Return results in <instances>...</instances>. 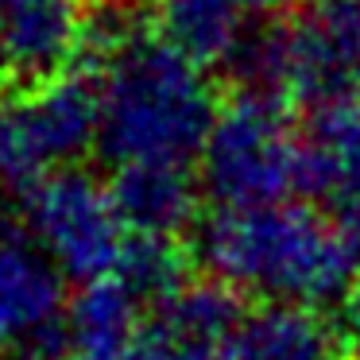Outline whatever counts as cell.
Masks as SVG:
<instances>
[{
	"label": "cell",
	"mask_w": 360,
	"mask_h": 360,
	"mask_svg": "<svg viewBox=\"0 0 360 360\" xmlns=\"http://www.w3.org/2000/svg\"><path fill=\"white\" fill-rule=\"evenodd\" d=\"M194 267L248 306L333 314L360 275L333 217L314 202L267 210H205L186 240Z\"/></svg>",
	"instance_id": "cell-1"
},
{
	"label": "cell",
	"mask_w": 360,
	"mask_h": 360,
	"mask_svg": "<svg viewBox=\"0 0 360 360\" xmlns=\"http://www.w3.org/2000/svg\"><path fill=\"white\" fill-rule=\"evenodd\" d=\"M101 132L97 155L120 167H198L221 117V101L205 66L163 43L148 27H132L97 58Z\"/></svg>",
	"instance_id": "cell-2"
},
{
	"label": "cell",
	"mask_w": 360,
	"mask_h": 360,
	"mask_svg": "<svg viewBox=\"0 0 360 360\" xmlns=\"http://www.w3.org/2000/svg\"><path fill=\"white\" fill-rule=\"evenodd\" d=\"M302 124L287 105L233 94L198 155L205 210H267L302 202Z\"/></svg>",
	"instance_id": "cell-3"
},
{
	"label": "cell",
	"mask_w": 360,
	"mask_h": 360,
	"mask_svg": "<svg viewBox=\"0 0 360 360\" xmlns=\"http://www.w3.org/2000/svg\"><path fill=\"white\" fill-rule=\"evenodd\" d=\"M101 132L97 70L74 74L32 94L0 97V186L27 198L58 171H74Z\"/></svg>",
	"instance_id": "cell-4"
},
{
	"label": "cell",
	"mask_w": 360,
	"mask_h": 360,
	"mask_svg": "<svg viewBox=\"0 0 360 360\" xmlns=\"http://www.w3.org/2000/svg\"><path fill=\"white\" fill-rule=\"evenodd\" d=\"M20 202H24V229L63 267L70 283L89 287L117 271L128 229L117 213L109 182L74 167L51 174Z\"/></svg>",
	"instance_id": "cell-5"
},
{
	"label": "cell",
	"mask_w": 360,
	"mask_h": 360,
	"mask_svg": "<svg viewBox=\"0 0 360 360\" xmlns=\"http://www.w3.org/2000/svg\"><path fill=\"white\" fill-rule=\"evenodd\" d=\"M279 27L287 105L306 117L360 105V0H302Z\"/></svg>",
	"instance_id": "cell-6"
},
{
	"label": "cell",
	"mask_w": 360,
	"mask_h": 360,
	"mask_svg": "<svg viewBox=\"0 0 360 360\" xmlns=\"http://www.w3.org/2000/svg\"><path fill=\"white\" fill-rule=\"evenodd\" d=\"M86 0H0V89L32 94L86 66Z\"/></svg>",
	"instance_id": "cell-7"
},
{
	"label": "cell",
	"mask_w": 360,
	"mask_h": 360,
	"mask_svg": "<svg viewBox=\"0 0 360 360\" xmlns=\"http://www.w3.org/2000/svg\"><path fill=\"white\" fill-rule=\"evenodd\" d=\"M70 279L24 225L0 221V360L55 333L66 318Z\"/></svg>",
	"instance_id": "cell-8"
},
{
	"label": "cell",
	"mask_w": 360,
	"mask_h": 360,
	"mask_svg": "<svg viewBox=\"0 0 360 360\" xmlns=\"http://www.w3.org/2000/svg\"><path fill=\"white\" fill-rule=\"evenodd\" d=\"M248 302L213 279H194L143 314L124 360H225Z\"/></svg>",
	"instance_id": "cell-9"
},
{
	"label": "cell",
	"mask_w": 360,
	"mask_h": 360,
	"mask_svg": "<svg viewBox=\"0 0 360 360\" xmlns=\"http://www.w3.org/2000/svg\"><path fill=\"white\" fill-rule=\"evenodd\" d=\"M128 236L190 240L205 217V194L194 167H120L109 179Z\"/></svg>",
	"instance_id": "cell-10"
},
{
	"label": "cell",
	"mask_w": 360,
	"mask_h": 360,
	"mask_svg": "<svg viewBox=\"0 0 360 360\" xmlns=\"http://www.w3.org/2000/svg\"><path fill=\"white\" fill-rule=\"evenodd\" d=\"M225 360H352V349L326 310L248 306L229 337Z\"/></svg>",
	"instance_id": "cell-11"
},
{
	"label": "cell",
	"mask_w": 360,
	"mask_h": 360,
	"mask_svg": "<svg viewBox=\"0 0 360 360\" xmlns=\"http://www.w3.org/2000/svg\"><path fill=\"white\" fill-rule=\"evenodd\" d=\"M252 20L236 8V0H155L151 4V32L198 66H221L236 55Z\"/></svg>",
	"instance_id": "cell-12"
},
{
	"label": "cell",
	"mask_w": 360,
	"mask_h": 360,
	"mask_svg": "<svg viewBox=\"0 0 360 360\" xmlns=\"http://www.w3.org/2000/svg\"><path fill=\"white\" fill-rule=\"evenodd\" d=\"M143 314L148 310L117 279H101L74 290L63 318V337L74 360H124Z\"/></svg>",
	"instance_id": "cell-13"
},
{
	"label": "cell",
	"mask_w": 360,
	"mask_h": 360,
	"mask_svg": "<svg viewBox=\"0 0 360 360\" xmlns=\"http://www.w3.org/2000/svg\"><path fill=\"white\" fill-rule=\"evenodd\" d=\"M194 256L186 240H163V236H128L120 264L109 279H117L143 310L174 298L182 287L194 283Z\"/></svg>",
	"instance_id": "cell-14"
},
{
	"label": "cell",
	"mask_w": 360,
	"mask_h": 360,
	"mask_svg": "<svg viewBox=\"0 0 360 360\" xmlns=\"http://www.w3.org/2000/svg\"><path fill=\"white\" fill-rule=\"evenodd\" d=\"M333 318H337V326H341L345 341L352 349V360H360V275L352 279V287L345 290L341 302H337Z\"/></svg>",
	"instance_id": "cell-15"
},
{
	"label": "cell",
	"mask_w": 360,
	"mask_h": 360,
	"mask_svg": "<svg viewBox=\"0 0 360 360\" xmlns=\"http://www.w3.org/2000/svg\"><path fill=\"white\" fill-rule=\"evenodd\" d=\"M4 360H74V352H70V345H66V337H63V326H58L55 333L24 345V349H16L12 356H4Z\"/></svg>",
	"instance_id": "cell-16"
},
{
	"label": "cell",
	"mask_w": 360,
	"mask_h": 360,
	"mask_svg": "<svg viewBox=\"0 0 360 360\" xmlns=\"http://www.w3.org/2000/svg\"><path fill=\"white\" fill-rule=\"evenodd\" d=\"M298 4H302V0H236V8H240L252 24H264V20L275 24V16H290Z\"/></svg>",
	"instance_id": "cell-17"
},
{
	"label": "cell",
	"mask_w": 360,
	"mask_h": 360,
	"mask_svg": "<svg viewBox=\"0 0 360 360\" xmlns=\"http://www.w3.org/2000/svg\"><path fill=\"white\" fill-rule=\"evenodd\" d=\"M105 4H120V0H105Z\"/></svg>",
	"instance_id": "cell-18"
}]
</instances>
